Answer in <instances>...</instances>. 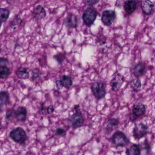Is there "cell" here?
<instances>
[{"mask_svg": "<svg viewBox=\"0 0 155 155\" xmlns=\"http://www.w3.org/2000/svg\"><path fill=\"white\" fill-rule=\"evenodd\" d=\"M119 121L115 118H111L108 122L106 130L108 133H110L112 130L117 128L118 126Z\"/></svg>", "mask_w": 155, "mask_h": 155, "instance_id": "21", "label": "cell"}, {"mask_svg": "<svg viewBox=\"0 0 155 155\" xmlns=\"http://www.w3.org/2000/svg\"><path fill=\"white\" fill-rule=\"evenodd\" d=\"M64 23L65 25L68 28H75L78 25V18L76 15L71 13L65 18Z\"/></svg>", "mask_w": 155, "mask_h": 155, "instance_id": "11", "label": "cell"}, {"mask_svg": "<svg viewBox=\"0 0 155 155\" xmlns=\"http://www.w3.org/2000/svg\"><path fill=\"white\" fill-rule=\"evenodd\" d=\"M141 9L145 15H150L154 11V4L150 1H143L141 2Z\"/></svg>", "mask_w": 155, "mask_h": 155, "instance_id": "13", "label": "cell"}, {"mask_svg": "<svg viewBox=\"0 0 155 155\" xmlns=\"http://www.w3.org/2000/svg\"><path fill=\"white\" fill-rule=\"evenodd\" d=\"M76 112L73 113L69 118V122L73 129L80 127L84 122V117L81 111L80 107L79 105L74 106Z\"/></svg>", "mask_w": 155, "mask_h": 155, "instance_id": "1", "label": "cell"}, {"mask_svg": "<svg viewBox=\"0 0 155 155\" xmlns=\"http://www.w3.org/2000/svg\"><path fill=\"white\" fill-rule=\"evenodd\" d=\"M124 81V77L121 74L118 73L115 75L110 82L111 90L114 91H118L121 87Z\"/></svg>", "mask_w": 155, "mask_h": 155, "instance_id": "9", "label": "cell"}, {"mask_svg": "<svg viewBox=\"0 0 155 155\" xmlns=\"http://www.w3.org/2000/svg\"><path fill=\"white\" fill-rule=\"evenodd\" d=\"M10 16V12L8 10L3 8H0V21L5 22L8 20Z\"/></svg>", "mask_w": 155, "mask_h": 155, "instance_id": "22", "label": "cell"}, {"mask_svg": "<svg viewBox=\"0 0 155 155\" xmlns=\"http://www.w3.org/2000/svg\"><path fill=\"white\" fill-rule=\"evenodd\" d=\"M8 60L5 58L0 59V78L7 79L11 74V71L7 66Z\"/></svg>", "mask_w": 155, "mask_h": 155, "instance_id": "8", "label": "cell"}, {"mask_svg": "<svg viewBox=\"0 0 155 155\" xmlns=\"http://www.w3.org/2000/svg\"><path fill=\"white\" fill-rule=\"evenodd\" d=\"M148 131V127L142 123L136 125L133 128V136L136 139H140L145 137Z\"/></svg>", "mask_w": 155, "mask_h": 155, "instance_id": "6", "label": "cell"}, {"mask_svg": "<svg viewBox=\"0 0 155 155\" xmlns=\"http://www.w3.org/2000/svg\"><path fill=\"white\" fill-rule=\"evenodd\" d=\"M2 25V22L0 21V29H1V28Z\"/></svg>", "mask_w": 155, "mask_h": 155, "instance_id": "30", "label": "cell"}, {"mask_svg": "<svg viewBox=\"0 0 155 155\" xmlns=\"http://www.w3.org/2000/svg\"><path fill=\"white\" fill-rule=\"evenodd\" d=\"M91 91L97 100H101L105 97L106 94L105 86L100 81L94 82L91 87Z\"/></svg>", "mask_w": 155, "mask_h": 155, "instance_id": "4", "label": "cell"}, {"mask_svg": "<svg viewBox=\"0 0 155 155\" xmlns=\"http://www.w3.org/2000/svg\"><path fill=\"white\" fill-rule=\"evenodd\" d=\"M13 116L18 121L24 122L27 118V108L24 107H18L13 111Z\"/></svg>", "mask_w": 155, "mask_h": 155, "instance_id": "10", "label": "cell"}, {"mask_svg": "<svg viewBox=\"0 0 155 155\" xmlns=\"http://www.w3.org/2000/svg\"><path fill=\"white\" fill-rule=\"evenodd\" d=\"M13 116V113L10 111H8L6 113V117L7 119L10 120L11 119Z\"/></svg>", "mask_w": 155, "mask_h": 155, "instance_id": "28", "label": "cell"}, {"mask_svg": "<svg viewBox=\"0 0 155 155\" xmlns=\"http://www.w3.org/2000/svg\"><path fill=\"white\" fill-rule=\"evenodd\" d=\"M10 97L7 91H0V111L9 102Z\"/></svg>", "mask_w": 155, "mask_h": 155, "instance_id": "17", "label": "cell"}, {"mask_svg": "<svg viewBox=\"0 0 155 155\" xmlns=\"http://www.w3.org/2000/svg\"><path fill=\"white\" fill-rule=\"evenodd\" d=\"M116 18L114 11L106 10L103 12L101 16V21L106 26H110L113 23Z\"/></svg>", "mask_w": 155, "mask_h": 155, "instance_id": "7", "label": "cell"}, {"mask_svg": "<svg viewBox=\"0 0 155 155\" xmlns=\"http://www.w3.org/2000/svg\"><path fill=\"white\" fill-rule=\"evenodd\" d=\"M132 113L136 117H139L145 114L146 107L144 104L139 102L133 105L132 107Z\"/></svg>", "mask_w": 155, "mask_h": 155, "instance_id": "14", "label": "cell"}, {"mask_svg": "<svg viewBox=\"0 0 155 155\" xmlns=\"http://www.w3.org/2000/svg\"><path fill=\"white\" fill-rule=\"evenodd\" d=\"M16 75L19 78L27 79L29 78L30 74L26 68L21 67L18 69L16 72Z\"/></svg>", "mask_w": 155, "mask_h": 155, "instance_id": "20", "label": "cell"}, {"mask_svg": "<svg viewBox=\"0 0 155 155\" xmlns=\"http://www.w3.org/2000/svg\"><path fill=\"white\" fill-rule=\"evenodd\" d=\"M10 137L13 141L19 144H23L28 139L26 131L20 127L13 129L10 133Z\"/></svg>", "mask_w": 155, "mask_h": 155, "instance_id": "2", "label": "cell"}, {"mask_svg": "<svg viewBox=\"0 0 155 155\" xmlns=\"http://www.w3.org/2000/svg\"><path fill=\"white\" fill-rule=\"evenodd\" d=\"M99 2V1H85V2L86 4H87L89 5H93L94 4H97V3Z\"/></svg>", "mask_w": 155, "mask_h": 155, "instance_id": "27", "label": "cell"}, {"mask_svg": "<svg viewBox=\"0 0 155 155\" xmlns=\"http://www.w3.org/2000/svg\"><path fill=\"white\" fill-rule=\"evenodd\" d=\"M58 81L62 87H64L67 89L70 88L72 85V80L71 78L67 75L62 76Z\"/></svg>", "mask_w": 155, "mask_h": 155, "instance_id": "18", "label": "cell"}, {"mask_svg": "<svg viewBox=\"0 0 155 155\" xmlns=\"http://www.w3.org/2000/svg\"><path fill=\"white\" fill-rule=\"evenodd\" d=\"M146 66L143 62H139L136 64L133 68L132 71L133 75L137 78L142 77L146 73Z\"/></svg>", "mask_w": 155, "mask_h": 155, "instance_id": "12", "label": "cell"}, {"mask_svg": "<svg viewBox=\"0 0 155 155\" xmlns=\"http://www.w3.org/2000/svg\"><path fill=\"white\" fill-rule=\"evenodd\" d=\"M56 135L57 136L64 137L66 136V131L62 128H58L56 130Z\"/></svg>", "mask_w": 155, "mask_h": 155, "instance_id": "25", "label": "cell"}, {"mask_svg": "<svg viewBox=\"0 0 155 155\" xmlns=\"http://www.w3.org/2000/svg\"><path fill=\"white\" fill-rule=\"evenodd\" d=\"M32 13L34 18L38 20L42 19L47 15L46 10L41 5H38L34 8Z\"/></svg>", "mask_w": 155, "mask_h": 155, "instance_id": "15", "label": "cell"}, {"mask_svg": "<svg viewBox=\"0 0 155 155\" xmlns=\"http://www.w3.org/2000/svg\"><path fill=\"white\" fill-rule=\"evenodd\" d=\"M97 16V10L93 8L86 9L82 15V19L86 26L90 27L94 23Z\"/></svg>", "mask_w": 155, "mask_h": 155, "instance_id": "3", "label": "cell"}, {"mask_svg": "<svg viewBox=\"0 0 155 155\" xmlns=\"http://www.w3.org/2000/svg\"><path fill=\"white\" fill-rule=\"evenodd\" d=\"M54 58L59 63L61 64L65 60V56H64V54H62V53H60V54L54 56Z\"/></svg>", "mask_w": 155, "mask_h": 155, "instance_id": "24", "label": "cell"}, {"mask_svg": "<svg viewBox=\"0 0 155 155\" xmlns=\"http://www.w3.org/2000/svg\"><path fill=\"white\" fill-rule=\"evenodd\" d=\"M130 87L136 92L139 91L141 89V84L140 80L137 78L132 81L130 83Z\"/></svg>", "mask_w": 155, "mask_h": 155, "instance_id": "23", "label": "cell"}, {"mask_svg": "<svg viewBox=\"0 0 155 155\" xmlns=\"http://www.w3.org/2000/svg\"><path fill=\"white\" fill-rule=\"evenodd\" d=\"M1 45L0 44V53H1Z\"/></svg>", "mask_w": 155, "mask_h": 155, "instance_id": "31", "label": "cell"}, {"mask_svg": "<svg viewBox=\"0 0 155 155\" xmlns=\"http://www.w3.org/2000/svg\"><path fill=\"white\" fill-rule=\"evenodd\" d=\"M140 152L141 150L139 145L133 144L127 149L126 153L127 155H140Z\"/></svg>", "mask_w": 155, "mask_h": 155, "instance_id": "19", "label": "cell"}, {"mask_svg": "<svg viewBox=\"0 0 155 155\" xmlns=\"http://www.w3.org/2000/svg\"><path fill=\"white\" fill-rule=\"evenodd\" d=\"M2 124V118L0 117V130L1 129Z\"/></svg>", "mask_w": 155, "mask_h": 155, "instance_id": "29", "label": "cell"}, {"mask_svg": "<svg viewBox=\"0 0 155 155\" xmlns=\"http://www.w3.org/2000/svg\"><path fill=\"white\" fill-rule=\"evenodd\" d=\"M112 140L115 145L118 147H125L129 142L126 135L120 131H117L114 133L112 136Z\"/></svg>", "mask_w": 155, "mask_h": 155, "instance_id": "5", "label": "cell"}, {"mask_svg": "<svg viewBox=\"0 0 155 155\" xmlns=\"http://www.w3.org/2000/svg\"><path fill=\"white\" fill-rule=\"evenodd\" d=\"M54 111V108L53 106H50L47 108V113L48 114H51Z\"/></svg>", "mask_w": 155, "mask_h": 155, "instance_id": "26", "label": "cell"}, {"mask_svg": "<svg viewBox=\"0 0 155 155\" xmlns=\"http://www.w3.org/2000/svg\"><path fill=\"white\" fill-rule=\"evenodd\" d=\"M137 2L135 1H127L124 3V10L129 15L133 13L137 9Z\"/></svg>", "mask_w": 155, "mask_h": 155, "instance_id": "16", "label": "cell"}]
</instances>
